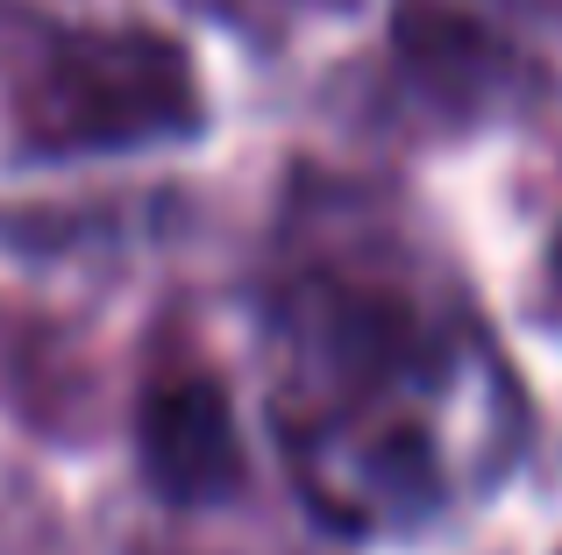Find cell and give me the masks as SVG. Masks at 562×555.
<instances>
[{"instance_id":"1","label":"cell","mask_w":562,"mask_h":555,"mask_svg":"<svg viewBox=\"0 0 562 555\" xmlns=\"http://www.w3.org/2000/svg\"><path fill=\"white\" fill-rule=\"evenodd\" d=\"M257 328L278 456L321 528L398 542L506 471L520 377L449 257L363 179L292 171Z\"/></svg>"},{"instance_id":"2","label":"cell","mask_w":562,"mask_h":555,"mask_svg":"<svg viewBox=\"0 0 562 555\" xmlns=\"http://www.w3.org/2000/svg\"><path fill=\"white\" fill-rule=\"evenodd\" d=\"M0 114L14 165H100V157L200 143L206 86L171 29L43 22L8 8Z\"/></svg>"},{"instance_id":"3","label":"cell","mask_w":562,"mask_h":555,"mask_svg":"<svg viewBox=\"0 0 562 555\" xmlns=\"http://www.w3.org/2000/svg\"><path fill=\"white\" fill-rule=\"evenodd\" d=\"M562 0H392V57L441 114L470 122L549 71Z\"/></svg>"},{"instance_id":"4","label":"cell","mask_w":562,"mask_h":555,"mask_svg":"<svg viewBox=\"0 0 562 555\" xmlns=\"http://www.w3.org/2000/svg\"><path fill=\"white\" fill-rule=\"evenodd\" d=\"M136 463L165 506H221L243 491V434L228 385L192 349H157L136 392Z\"/></svg>"},{"instance_id":"5","label":"cell","mask_w":562,"mask_h":555,"mask_svg":"<svg viewBox=\"0 0 562 555\" xmlns=\"http://www.w3.org/2000/svg\"><path fill=\"white\" fill-rule=\"evenodd\" d=\"M206 8L235 14L243 29H292V22H321V14H342L349 0H206Z\"/></svg>"},{"instance_id":"6","label":"cell","mask_w":562,"mask_h":555,"mask_svg":"<svg viewBox=\"0 0 562 555\" xmlns=\"http://www.w3.org/2000/svg\"><path fill=\"white\" fill-rule=\"evenodd\" d=\"M541 306H549V320H555V335H562V228H555V242H549V264H541Z\"/></svg>"},{"instance_id":"7","label":"cell","mask_w":562,"mask_h":555,"mask_svg":"<svg viewBox=\"0 0 562 555\" xmlns=\"http://www.w3.org/2000/svg\"><path fill=\"white\" fill-rule=\"evenodd\" d=\"M0 22H8V0H0Z\"/></svg>"}]
</instances>
